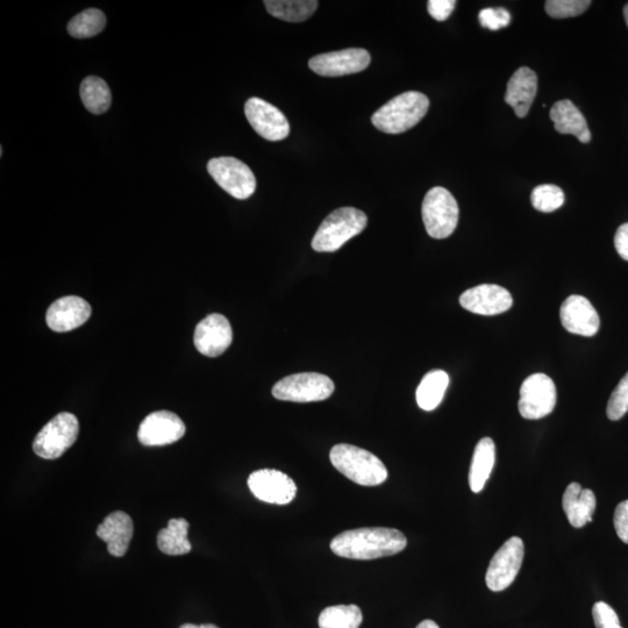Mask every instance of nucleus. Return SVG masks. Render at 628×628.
<instances>
[{
  "label": "nucleus",
  "mask_w": 628,
  "mask_h": 628,
  "mask_svg": "<svg viewBox=\"0 0 628 628\" xmlns=\"http://www.w3.org/2000/svg\"><path fill=\"white\" fill-rule=\"evenodd\" d=\"M408 540L395 528L366 527L341 533L331 542L335 555L352 560H375L404 551Z\"/></svg>",
  "instance_id": "f257e3e1"
},
{
  "label": "nucleus",
  "mask_w": 628,
  "mask_h": 628,
  "mask_svg": "<svg viewBox=\"0 0 628 628\" xmlns=\"http://www.w3.org/2000/svg\"><path fill=\"white\" fill-rule=\"evenodd\" d=\"M428 107L430 101L421 92H404L378 109L371 117V123L383 133L401 134L419 124Z\"/></svg>",
  "instance_id": "f03ea898"
},
{
  "label": "nucleus",
  "mask_w": 628,
  "mask_h": 628,
  "mask_svg": "<svg viewBox=\"0 0 628 628\" xmlns=\"http://www.w3.org/2000/svg\"><path fill=\"white\" fill-rule=\"evenodd\" d=\"M330 459L335 469L363 487H376L387 481L388 469L376 455L353 445L334 446Z\"/></svg>",
  "instance_id": "7ed1b4c3"
},
{
  "label": "nucleus",
  "mask_w": 628,
  "mask_h": 628,
  "mask_svg": "<svg viewBox=\"0 0 628 628\" xmlns=\"http://www.w3.org/2000/svg\"><path fill=\"white\" fill-rule=\"evenodd\" d=\"M366 213L354 208H341L327 216L312 240V248L319 253H333L365 230Z\"/></svg>",
  "instance_id": "20e7f679"
},
{
  "label": "nucleus",
  "mask_w": 628,
  "mask_h": 628,
  "mask_svg": "<svg viewBox=\"0 0 628 628\" xmlns=\"http://www.w3.org/2000/svg\"><path fill=\"white\" fill-rule=\"evenodd\" d=\"M423 221L426 231L434 239L451 237L459 223V205L448 190L433 188L424 198Z\"/></svg>",
  "instance_id": "39448f33"
},
{
  "label": "nucleus",
  "mask_w": 628,
  "mask_h": 628,
  "mask_svg": "<svg viewBox=\"0 0 628 628\" xmlns=\"http://www.w3.org/2000/svg\"><path fill=\"white\" fill-rule=\"evenodd\" d=\"M78 433L80 424L73 413H60L39 432L33 442V451L42 459H59L75 444Z\"/></svg>",
  "instance_id": "423d86ee"
},
{
  "label": "nucleus",
  "mask_w": 628,
  "mask_h": 628,
  "mask_svg": "<svg viewBox=\"0 0 628 628\" xmlns=\"http://www.w3.org/2000/svg\"><path fill=\"white\" fill-rule=\"evenodd\" d=\"M334 383L330 377L318 373L290 375L274 385L273 396L284 402L312 403L330 398Z\"/></svg>",
  "instance_id": "0eeeda50"
},
{
  "label": "nucleus",
  "mask_w": 628,
  "mask_h": 628,
  "mask_svg": "<svg viewBox=\"0 0 628 628\" xmlns=\"http://www.w3.org/2000/svg\"><path fill=\"white\" fill-rule=\"evenodd\" d=\"M208 171L220 188L227 194L245 201L256 190V178L246 163L235 157H216L208 163Z\"/></svg>",
  "instance_id": "6e6552de"
},
{
  "label": "nucleus",
  "mask_w": 628,
  "mask_h": 628,
  "mask_svg": "<svg viewBox=\"0 0 628 628\" xmlns=\"http://www.w3.org/2000/svg\"><path fill=\"white\" fill-rule=\"evenodd\" d=\"M558 394L551 377L545 374L528 376L520 388L518 409L525 419L544 418L555 409Z\"/></svg>",
  "instance_id": "1a4fd4ad"
},
{
  "label": "nucleus",
  "mask_w": 628,
  "mask_h": 628,
  "mask_svg": "<svg viewBox=\"0 0 628 628\" xmlns=\"http://www.w3.org/2000/svg\"><path fill=\"white\" fill-rule=\"evenodd\" d=\"M524 555L525 546L522 539L512 537L506 541L490 561L485 575L488 588L494 592L508 589L522 568Z\"/></svg>",
  "instance_id": "9d476101"
},
{
  "label": "nucleus",
  "mask_w": 628,
  "mask_h": 628,
  "mask_svg": "<svg viewBox=\"0 0 628 628\" xmlns=\"http://www.w3.org/2000/svg\"><path fill=\"white\" fill-rule=\"evenodd\" d=\"M248 487L262 502L276 505L290 504L297 495V485L291 477L275 469L254 471L248 478Z\"/></svg>",
  "instance_id": "9b49d317"
},
{
  "label": "nucleus",
  "mask_w": 628,
  "mask_h": 628,
  "mask_svg": "<svg viewBox=\"0 0 628 628\" xmlns=\"http://www.w3.org/2000/svg\"><path fill=\"white\" fill-rule=\"evenodd\" d=\"M246 118L254 131L268 141L288 138L290 125L287 117L274 105L260 98L248 99L245 105Z\"/></svg>",
  "instance_id": "f8f14e48"
},
{
  "label": "nucleus",
  "mask_w": 628,
  "mask_h": 628,
  "mask_svg": "<svg viewBox=\"0 0 628 628\" xmlns=\"http://www.w3.org/2000/svg\"><path fill=\"white\" fill-rule=\"evenodd\" d=\"M370 60V54L366 49L349 48L314 56L309 62V67L320 76L339 77L361 73L369 67Z\"/></svg>",
  "instance_id": "ddd939ff"
},
{
  "label": "nucleus",
  "mask_w": 628,
  "mask_h": 628,
  "mask_svg": "<svg viewBox=\"0 0 628 628\" xmlns=\"http://www.w3.org/2000/svg\"><path fill=\"white\" fill-rule=\"evenodd\" d=\"M230 321L223 314L213 313L196 327L194 342L197 351L208 358H218L232 345Z\"/></svg>",
  "instance_id": "4468645a"
},
{
  "label": "nucleus",
  "mask_w": 628,
  "mask_h": 628,
  "mask_svg": "<svg viewBox=\"0 0 628 628\" xmlns=\"http://www.w3.org/2000/svg\"><path fill=\"white\" fill-rule=\"evenodd\" d=\"M185 425L180 417L169 411L151 413L142 421L138 438L145 446H166L181 440Z\"/></svg>",
  "instance_id": "2eb2a0df"
},
{
  "label": "nucleus",
  "mask_w": 628,
  "mask_h": 628,
  "mask_svg": "<svg viewBox=\"0 0 628 628\" xmlns=\"http://www.w3.org/2000/svg\"><path fill=\"white\" fill-rule=\"evenodd\" d=\"M463 309L481 316H497L509 311L513 299L508 290L496 284H482L471 288L460 297Z\"/></svg>",
  "instance_id": "dca6fc26"
},
{
  "label": "nucleus",
  "mask_w": 628,
  "mask_h": 628,
  "mask_svg": "<svg viewBox=\"0 0 628 628\" xmlns=\"http://www.w3.org/2000/svg\"><path fill=\"white\" fill-rule=\"evenodd\" d=\"M563 327L569 333L594 337L599 330L601 320L588 298L573 295L563 302L560 310Z\"/></svg>",
  "instance_id": "f3484780"
},
{
  "label": "nucleus",
  "mask_w": 628,
  "mask_h": 628,
  "mask_svg": "<svg viewBox=\"0 0 628 628\" xmlns=\"http://www.w3.org/2000/svg\"><path fill=\"white\" fill-rule=\"evenodd\" d=\"M91 306L83 298L67 296L57 299L47 311V325L54 332H70L87 323Z\"/></svg>",
  "instance_id": "a211bd4d"
},
{
  "label": "nucleus",
  "mask_w": 628,
  "mask_h": 628,
  "mask_svg": "<svg viewBox=\"0 0 628 628\" xmlns=\"http://www.w3.org/2000/svg\"><path fill=\"white\" fill-rule=\"evenodd\" d=\"M538 92V76L530 68H519L506 88L505 103L515 110L518 118H525Z\"/></svg>",
  "instance_id": "6ab92c4d"
},
{
  "label": "nucleus",
  "mask_w": 628,
  "mask_h": 628,
  "mask_svg": "<svg viewBox=\"0 0 628 628\" xmlns=\"http://www.w3.org/2000/svg\"><path fill=\"white\" fill-rule=\"evenodd\" d=\"M133 533V520L123 511L111 513L97 528L98 537L106 542L107 551L116 558L127 553Z\"/></svg>",
  "instance_id": "aec40b11"
},
{
  "label": "nucleus",
  "mask_w": 628,
  "mask_h": 628,
  "mask_svg": "<svg viewBox=\"0 0 628 628\" xmlns=\"http://www.w3.org/2000/svg\"><path fill=\"white\" fill-rule=\"evenodd\" d=\"M563 510L570 525L582 528L592 522L596 511V496L590 489H582L580 483H570L563 494Z\"/></svg>",
  "instance_id": "412c9836"
},
{
  "label": "nucleus",
  "mask_w": 628,
  "mask_h": 628,
  "mask_svg": "<svg viewBox=\"0 0 628 628\" xmlns=\"http://www.w3.org/2000/svg\"><path fill=\"white\" fill-rule=\"evenodd\" d=\"M556 132L574 135L582 144H589L591 133L587 120L569 99L555 103L549 113Z\"/></svg>",
  "instance_id": "4be33fe9"
},
{
  "label": "nucleus",
  "mask_w": 628,
  "mask_h": 628,
  "mask_svg": "<svg viewBox=\"0 0 628 628\" xmlns=\"http://www.w3.org/2000/svg\"><path fill=\"white\" fill-rule=\"evenodd\" d=\"M496 461V446L494 440L490 438H483L478 442L473 461L469 470V485L471 491L478 494L481 492L485 484H487L491 475L492 469H494Z\"/></svg>",
  "instance_id": "5701e85b"
},
{
  "label": "nucleus",
  "mask_w": 628,
  "mask_h": 628,
  "mask_svg": "<svg viewBox=\"0 0 628 628\" xmlns=\"http://www.w3.org/2000/svg\"><path fill=\"white\" fill-rule=\"evenodd\" d=\"M449 384V376L444 370H432L421 380L416 392L417 403L424 411L438 408L444 399Z\"/></svg>",
  "instance_id": "b1692460"
},
{
  "label": "nucleus",
  "mask_w": 628,
  "mask_h": 628,
  "mask_svg": "<svg viewBox=\"0 0 628 628\" xmlns=\"http://www.w3.org/2000/svg\"><path fill=\"white\" fill-rule=\"evenodd\" d=\"M189 523L185 519H171L168 526L157 534V546L167 555H185L191 552L188 539Z\"/></svg>",
  "instance_id": "393cba45"
},
{
  "label": "nucleus",
  "mask_w": 628,
  "mask_h": 628,
  "mask_svg": "<svg viewBox=\"0 0 628 628\" xmlns=\"http://www.w3.org/2000/svg\"><path fill=\"white\" fill-rule=\"evenodd\" d=\"M264 5L275 18L288 21V23H303L316 12L318 2L317 0H267Z\"/></svg>",
  "instance_id": "a878e982"
},
{
  "label": "nucleus",
  "mask_w": 628,
  "mask_h": 628,
  "mask_svg": "<svg viewBox=\"0 0 628 628\" xmlns=\"http://www.w3.org/2000/svg\"><path fill=\"white\" fill-rule=\"evenodd\" d=\"M82 102L92 114H103L110 109L112 96L109 85L102 78L90 76L81 85Z\"/></svg>",
  "instance_id": "bb28decb"
},
{
  "label": "nucleus",
  "mask_w": 628,
  "mask_h": 628,
  "mask_svg": "<svg viewBox=\"0 0 628 628\" xmlns=\"http://www.w3.org/2000/svg\"><path fill=\"white\" fill-rule=\"evenodd\" d=\"M362 611L356 605H335L320 613L319 628H360Z\"/></svg>",
  "instance_id": "cd10ccee"
},
{
  "label": "nucleus",
  "mask_w": 628,
  "mask_h": 628,
  "mask_svg": "<svg viewBox=\"0 0 628 628\" xmlns=\"http://www.w3.org/2000/svg\"><path fill=\"white\" fill-rule=\"evenodd\" d=\"M105 26V14L101 10L89 9L70 20L68 32L76 39H87L96 37Z\"/></svg>",
  "instance_id": "c85d7f7f"
},
{
  "label": "nucleus",
  "mask_w": 628,
  "mask_h": 628,
  "mask_svg": "<svg viewBox=\"0 0 628 628\" xmlns=\"http://www.w3.org/2000/svg\"><path fill=\"white\" fill-rule=\"evenodd\" d=\"M531 202L533 208L540 212H554L565 204V194L558 185L542 184L532 191Z\"/></svg>",
  "instance_id": "c756f323"
},
{
  "label": "nucleus",
  "mask_w": 628,
  "mask_h": 628,
  "mask_svg": "<svg viewBox=\"0 0 628 628\" xmlns=\"http://www.w3.org/2000/svg\"><path fill=\"white\" fill-rule=\"evenodd\" d=\"M590 5L589 0H548L545 9L549 17L566 19L581 16Z\"/></svg>",
  "instance_id": "7c9ffc66"
},
{
  "label": "nucleus",
  "mask_w": 628,
  "mask_h": 628,
  "mask_svg": "<svg viewBox=\"0 0 628 628\" xmlns=\"http://www.w3.org/2000/svg\"><path fill=\"white\" fill-rule=\"evenodd\" d=\"M628 412V373L619 382L615 391L612 392L606 415L610 420L622 419Z\"/></svg>",
  "instance_id": "2f4dec72"
},
{
  "label": "nucleus",
  "mask_w": 628,
  "mask_h": 628,
  "mask_svg": "<svg viewBox=\"0 0 628 628\" xmlns=\"http://www.w3.org/2000/svg\"><path fill=\"white\" fill-rule=\"evenodd\" d=\"M480 23L482 27L490 31H499L508 27L511 23V14L504 7H488L480 12Z\"/></svg>",
  "instance_id": "473e14b6"
},
{
  "label": "nucleus",
  "mask_w": 628,
  "mask_h": 628,
  "mask_svg": "<svg viewBox=\"0 0 628 628\" xmlns=\"http://www.w3.org/2000/svg\"><path fill=\"white\" fill-rule=\"evenodd\" d=\"M592 617L597 628H623L616 611L604 602H597L594 605Z\"/></svg>",
  "instance_id": "72a5a7b5"
},
{
  "label": "nucleus",
  "mask_w": 628,
  "mask_h": 628,
  "mask_svg": "<svg viewBox=\"0 0 628 628\" xmlns=\"http://www.w3.org/2000/svg\"><path fill=\"white\" fill-rule=\"evenodd\" d=\"M454 0H430L427 3L428 13L437 21H445L451 16L455 9Z\"/></svg>",
  "instance_id": "f704fd0d"
},
{
  "label": "nucleus",
  "mask_w": 628,
  "mask_h": 628,
  "mask_svg": "<svg viewBox=\"0 0 628 628\" xmlns=\"http://www.w3.org/2000/svg\"><path fill=\"white\" fill-rule=\"evenodd\" d=\"M613 524H615L619 539L628 545V501H624L617 506Z\"/></svg>",
  "instance_id": "c9c22d12"
},
{
  "label": "nucleus",
  "mask_w": 628,
  "mask_h": 628,
  "mask_svg": "<svg viewBox=\"0 0 628 628\" xmlns=\"http://www.w3.org/2000/svg\"><path fill=\"white\" fill-rule=\"evenodd\" d=\"M615 246L620 258L628 261V224L618 228L615 237Z\"/></svg>",
  "instance_id": "e433bc0d"
},
{
  "label": "nucleus",
  "mask_w": 628,
  "mask_h": 628,
  "mask_svg": "<svg viewBox=\"0 0 628 628\" xmlns=\"http://www.w3.org/2000/svg\"><path fill=\"white\" fill-rule=\"evenodd\" d=\"M417 628H440L437 623H434L433 620H424L421 622Z\"/></svg>",
  "instance_id": "4c0bfd02"
},
{
  "label": "nucleus",
  "mask_w": 628,
  "mask_h": 628,
  "mask_svg": "<svg viewBox=\"0 0 628 628\" xmlns=\"http://www.w3.org/2000/svg\"><path fill=\"white\" fill-rule=\"evenodd\" d=\"M180 628H219L216 625L206 624V625H194V624H185Z\"/></svg>",
  "instance_id": "58836bf2"
},
{
  "label": "nucleus",
  "mask_w": 628,
  "mask_h": 628,
  "mask_svg": "<svg viewBox=\"0 0 628 628\" xmlns=\"http://www.w3.org/2000/svg\"><path fill=\"white\" fill-rule=\"evenodd\" d=\"M624 17L628 26V4L624 7Z\"/></svg>",
  "instance_id": "ea45409f"
}]
</instances>
